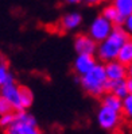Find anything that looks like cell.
<instances>
[{"label":"cell","instance_id":"2e32d148","mask_svg":"<svg viewBox=\"0 0 132 134\" xmlns=\"http://www.w3.org/2000/svg\"><path fill=\"white\" fill-rule=\"evenodd\" d=\"M112 4L117 8V11L124 18L132 14V0H113Z\"/></svg>","mask_w":132,"mask_h":134},{"label":"cell","instance_id":"7c38bea8","mask_svg":"<svg viewBox=\"0 0 132 134\" xmlns=\"http://www.w3.org/2000/svg\"><path fill=\"white\" fill-rule=\"evenodd\" d=\"M106 91L112 92L113 95L119 96L120 99H124L128 95V87H127V80H119V81H108Z\"/></svg>","mask_w":132,"mask_h":134},{"label":"cell","instance_id":"6da1fadb","mask_svg":"<svg viewBox=\"0 0 132 134\" xmlns=\"http://www.w3.org/2000/svg\"><path fill=\"white\" fill-rule=\"evenodd\" d=\"M0 95L10 103L12 111H27V108L31 107L34 100L33 92L27 87L16 84L15 80L7 83L0 90Z\"/></svg>","mask_w":132,"mask_h":134},{"label":"cell","instance_id":"52a82bcc","mask_svg":"<svg viewBox=\"0 0 132 134\" xmlns=\"http://www.w3.org/2000/svg\"><path fill=\"white\" fill-rule=\"evenodd\" d=\"M105 66V72H106V77L111 81H119V80H125V77L128 76V70L127 66L121 64L120 61L113 60L106 62Z\"/></svg>","mask_w":132,"mask_h":134},{"label":"cell","instance_id":"7402d4cb","mask_svg":"<svg viewBox=\"0 0 132 134\" xmlns=\"http://www.w3.org/2000/svg\"><path fill=\"white\" fill-rule=\"evenodd\" d=\"M127 87H128V92L132 93V79H128L127 80Z\"/></svg>","mask_w":132,"mask_h":134},{"label":"cell","instance_id":"277c9868","mask_svg":"<svg viewBox=\"0 0 132 134\" xmlns=\"http://www.w3.org/2000/svg\"><path fill=\"white\" fill-rule=\"evenodd\" d=\"M7 134H42L34 115L27 111H15L14 123L5 130Z\"/></svg>","mask_w":132,"mask_h":134},{"label":"cell","instance_id":"ffe728a7","mask_svg":"<svg viewBox=\"0 0 132 134\" xmlns=\"http://www.w3.org/2000/svg\"><path fill=\"white\" fill-rule=\"evenodd\" d=\"M123 29L127 31V34L129 37H132V14L128 15V16L124 19V23H123Z\"/></svg>","mask_w":132,"mask_h":134},{"label":"cell","instance_id":"7a4b0ae2","mask_svg":"<svg viewBox=\"0 0 132 134\" xmlns=\"http://www.w3.org/2000/svg\"><path fill=\"white\" fill-rule=\"evenodd\" d=\"M128 38H129V35L127 34L125 30L120 26H116L113 29V31L109 34V37L104 39L103 42H100V45L97 46L98 57L105 62L117 60L120 49L123 48V45L125 43Z\"/></svg>","mask_w":132,"mask_h":134},{"label":"cell","instance_id":"5b68a950","mask_svg":"<svg viewBox=\"0 0 132 134\" xmlns=\"http://www.w3.org/2000/svg\"><path fill=\"white\" fill-rule=\"evenodd\" d=\"M120 122H121V115L119 111L101 104V107L97 111V123L100 127L106 131H113L119 127Z\"/></svg>","mask_w":132,"mask_h":134},{"label":"cell","instance_id":"d6986e66","mask_svg":"<svg viewBox=\"0 0 132 134\" xmlns=\"http://www.w3.org/2000/svg\"><path fill=\"white\" fill-rule=\"evenodd\" d=\"M11 111H12V108H11L10 103L0 95V116L7 114V113H11Z\"/></svg>","mask_w":132,"mask_h":134},{"label":"cell","instance_id":"603a6c76","mask_svg":"<svg viewBox=\"0 0 132 134\" xmlns=\"http://www.w3.org/2000/svg\"><path fill=\"white\" fill-rule=\"evenodd\" d=\"M127 70H128V77L132 79V64H129V65L127 66Z\"/></svg>","mask_w":132,"mask_h":134},{"label":"cell","instance_id":"9a60e30c","mask_svg":"<svg viewBox=\"0 0 132 134\" xmlns=\"http://www.w3.org/2000/svg\"><path fill=\"white\" fill-rule=\"evenodd\" d=\"M12 80H14V76L10 72L8 65H7V62L0 57V90H2L7 83H10Z\"/></svg>","mask_w":132,"mask_h":134},{"label":"cell","instance_id":"8992f818","mask_svg":"<svg viewBox=\"0 0 132 134\" xmlns=\"http://www.w3.org/2000/svg\"><path fill=\"white\" fill-rule=\"evenodd\" d=\"M113 25L105 19L103 15L97 16L95 20L90 23V27H89V35L95 39L96 42H103L104 39H106L109 37V34L113 31Z\"/></svg>","mask_w":132,"mask_h":134},{"label":"cell","instance_id":"ac0fdd59","mask_svg":"<svg viewBox=\"0 0 132 134\" xmlns=\"http://www.w3.org/2000/svg\"><path fill=\"white\" fill-rule=\"evenodd\" d=\"M14 119H15V111H11V113H7V114L2 115L0 116V127L7 130L14 123Z\"/></svg>","mask_w":132,"mask_h":134},{"label":"cell","instance_id":"44dd1931","mask_svg":"<svg viewBox=\"0 0 132 134\" xmlns=\"http://www.w3.org/2000/svg\"><path fill=\"white\" fill-rule=\"evenodd\" d=\"M84 2L88 3V4H98L101 2H106V0H84Z\"/></svg>","mask_w":132,"mask_h":134},{"label":"cell","instance_id":"e0dca14e","mask_svg":"<svg viewBox=\"0 0 132 134\" xmlns=\"http://www.w3.org/2000/svg\"><path fill=\"white\" fill-rule=\"evenodd\" d=\"M123 114L129 119H132V93H128L123 99Z\"/></svg>","mask_w":132,"mask_h":134},{"label":"cell","instance_id":"8fae6325","mask_svg":"<svg viewBox=\"0 0 132 134\" xmlns=\"http://www.w3.org/2000/svg\"><path fill=\"white\" fill-rule=\"evenodd\" d=\"M103 16L105 19H108L113 26H121L123 23H124V18L123 15L117 11V8L113 5V4H109V5H105L104 7V10H103Z\"/></svg>","mask_w":132,"mask_h":134},{"label":"cell","instance_id":"3957f363","mask_svg":"<svg viewBox=\"0 0 132 134\" xmlns=\"http://www.w3.org/2000/svg\"><path fill=\"white\" fill-rule=\"evenodd\" d=\"M108 77L105 72L104 65H96L90 72L81 76V85L88 93L93 96H101L104 92H106Z\"/></svg>","mask_w":132,"mask_h":134},{"label":"cell","instance_id":"5bb4252c","mask_svg":"<svg viewBox=\"0 0 132 134\" xmlns=\"http://www.w3.org/2000/svg\"><path fill=\"white\" fill-rule=\"evenodd\" d=\"M103 106H106L112 110H116V111L121 113L123 111V99H120L119 96H116L112 92H109L103 98Z\"/></svg>","mask_w":132,"mask_h":134},{"label":"cell","instance_id":"4fadbf2b","mask_svg":"<svg viewBox=\"0 0 132 134\" xmlns=\"http://www.w3.org/2000/svg\"><path fill=\"white\" fill-rule=\"evenodd\" d=\"M117 61H120L125 66L132 64V38H128L125 43L123 45V48L120 49V53L117 56Z\"/></svg>","mask_w":132,"mask_h":134},{"label":"cell","instance_id":"ba28073f","mask_svg":"<svg viewBox=\"0 0 132 134\" xmlns=\"http://www.w3.org/2000/svg\"><path fill=\"white\" fill-rule=\"evenodd\" d=\"M74 49L77 54H95L97 52V45L90 35L80 34L74 39Z\"/></svg>","mask_w":132,"mask_h":134},{"label":"cell","instance_id":"9c48e42d","mask_svg":"<svg viewBox=\"0 0 132 134\" xmlns=\"http://www.w3.org/2000/svg\"><path fill=\"white\" fill-rule=\"evenodd\" d=\"M97 65L93 54H78L74 60V70L77 75L84 76Z\"/></svg>","mask_w":132,"mask_h":134},{"label":"cell","instance_id":"cb8c5ba5","mask_svg":"<svg viewBox=\"0 0 132 134\" xmlns=\"http://www.w3.org/2000/svg\"><path fill=\"white\" fill-rule=\"evenodd\" d=\"M67 3H70V4H77V3H80V2H82V0H66Z\"/></svg>","mask_w":132,"mask_h":134},{"label":"cell","instance_id":"30bf717a","mask_svg":"<svg viewBox=\"0 0 132 134\" xmlns=\"http://www.w3.org/2000/svg\"><path fill=\"white\" fill-rule=\"evenodd\" d=\"M81 22H82V16L78 12H70V14H66L61 19V27L65 31H72V30L78 29Z\"/></svg>","mask_w":132,"mask_h":134}]
</instances>
